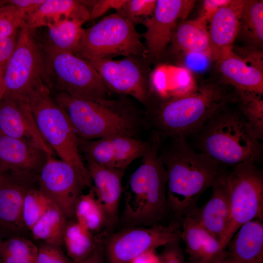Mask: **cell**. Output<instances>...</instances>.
Instances as JSON below:
<instances>
[{
  "label": "cell",
  "instance_id": "cell-1",
  "mask_svg": "<svg viewBox=\"0 0 263 263\" xmlns=\"http://www.w3.org/2000/svg\"><path fill=\"white\" fill-rule=\"evenodd\" d=\"M162 137L159 156L167 176L169 214L180 222L197 208L200 196L225 171L207 154L197 151L187 138Z\"/></svg>",
  "mask_w": 263,
  "mask_h": 263
},
{
  "label": "cell",
  "instance_id": "cell-2",
  "mask_svg": "<svg viewBox=\"0 0 263 263\" xmlns=\"http://www.w3.org/2000/svg\"><path fill=\"white\" fill-rule=\"evenodd\" d=\"M161 137L154 132L124 192L123 222L128 226L159 225L169 215L167 176L159 156Z\"/></svg>",
  "mask_w": 263,
  "mask_h": 263
},
{
  "label": "cell",
  "instance_id": "cell-3",
  "mask_svg": "<svg viewBox=\"0 0 263 263\" xmlns=\"http://www.w3.org/2000/svg\"><path fill=\"white\" fill-rule=\"evenodd\" d=\"M227 105L191 135L195 148L222 166L257 163L262 158V140L240 109H231Z\"/></svg>",
  "mask_w": 263,
  "mask_h": 263
},
{
  "label": "cell",
  "instance_id": "cell-4",
  "mask_svg": "<svg viewBox=\"0 0 263 263\" xmlns=\"http://www.w3.org/2000/svg\"><path fill=\"white\" fill-rule=\"evenodd\" d=\"M235 101V94L216 85H207L185 94L163 98L150 109L148 119L154 132L163 138H187L218 110Z\"/></svg>",
  "mask_w": 263,
  "mask_h": 263
},
{
  "label": "cell",
  "instance_id": "cell-5",
  "mask_svg": "<svg viewBox=\"0 0 263 263\" xmlns=\"http://www.w3.org/2000/svg\"><path fill=\"white\" fill-rule=\"evenodd\" d=\"M56 102L67 114L79 139L91 140L125 135L137 137L142 120L118 100H94L57 91Z\"/></svg>",
  "mask_w": 263,
  "mask_h": 263
},
{
  "label": "cell",
  "instance_id": "cell-6",
  "mask_svg": "<svg viewBox=\"0 0 263 263\" xmlns=\"http://www.w3.org/2000/svg\"><path fill=\"white\" fill-rule=\"evenodd\" d=\"M49 87L42 84L34 90L26 101L42 136L60 159L76 171L87 188L92 179L82 161L78 136L67 114L52 96Z\"/></svg>",
  "mask_w": 263,
  "mask_h": 263
},
{
  "label": "cell",
  "instance_id": "cell-7",
  "mask_svg": "<svg viewBox=\"0 0 263 263\" xmlns=\"http://www.w3.org/2000/svg\"><path fill=\"white\" fill-rule=\"evenodd\" d=\"M134 25L118 12L84 29L75 56L85 60L123 56H146Z\"/></svg>",
  "mask_w": 263,
  "mask_h": 263
},
{
  "label": "cell",
  "instance_id": "cell-8",
  "mask_svg": "<svg viewBox=\"0 0 263 263\" xmlns=\"http://www.w3.org/2000/svg\"><path fill=\"white\" fill-rule=\"evenodd\" d=\"M46 66V83L76 97L101 100L109 90L95 69L75 55L56 49L48 43L43 47Z\"/></svg>",
  "mask_w": 263,
  "mask_h": 263
},
{
  "label": "cell",
  "instance_id": "cell-9",
  "mask_svg": "<svg viewBox=\"0 0 263 263\" xmlns=\"http://www.w3.org/2000/svg\"><path fill=\"white\" fill-rule=\"evenodd\" d=\"M226 179L230 220L221 242L224 248L244 224L253 219L263 221V172L256 163L232 167L227 171Z\"/></svg>",
  "mask_w": 263,
  "mask_h": 263
},
{
  "label": "cell",
  "instance_id": "cell-10",
  "mask_svg": "<svg viewBox=\"0 0 263 263\" xmlns=\"http://www.w3.org/2000/svg\"><path fill=\"white\" fill-rule=\"evenodd\" d=\"M34 31L25 25L20 29L16 47L4 70V98L26 100L34 90L47 84L44 49L38 43Z\"/></svg>",
  "mask_w": 263,
  "mask_h": 263
},
{
  "label": "cell",
  "instance_id": "cell-11",
  "mask_svg": "<svg viewBox=\"0 0 263 263\" xmlns=\"http://www.w3.org/2000/svg\"><path fill=\"white\" fill-rule=\"evenodd\" d=\"M181 225L174 220L167 225L129 226L101 240L107 263H130L150 250L181 239Z\"/></svg>",
  "mask_w": 263,
  "mask_h": 263
},
{
  "label": "cell",
  "instance_id": "cell-12",
  "mask_svg": "<svg viewBox=\"0 0 263 263\" xmlns=\"http://www.w3.org/2000/svg\"><path fill=\"white\" fill-rule=\"evenodd\" d=\"M144 58H147L139 56L86 61L95 69L108 90L130 95L147 104L150 92Z\"/></svg>",
  "mask_w": 263,
  "mask_h": 263
},
{
  "label": "cell",
  "instance_id": "cell-13",
  "mask_svg": "<svg viewBox=\"0 0 263 263\" xmlns=\"http://www.w3.org/2000/svg\"><path fill=\"white\" fill-rule=\"evenodd\" d=\"M38 188L63 212L75 219L74 208L82 191L87 188L75 170L55 155H48L38 175Z\"/></svg>",
  "mask_w": 263,
  "mask_h": 263
},
{
  "label": "cell",
  "instance_id": "cell-14",
  "mask_svg": "<svg viewBox=\"0 0 263 263\" xmlns=\"http://www.w3.org/2000/svg\"><path fill=\"white\" fill-rule=\"evenodd\" d=\"M37 174L6 171L0 176V239L25 236L29 232L22 217L25 195L38 187Z\"/></svg>",
  "mask_w": 263,
  "mask_h": 263
},
{
  "label": "cell",
  "instance_id": "cell-15",
  "mask_svg": "<svg viewBox=\"0 0 263 263\" xmlns=\"http://www.w3.org/2000/svg\"><path fill=\"white\" fill-rule=\"evenodd\" d=\"M195 1L157 0L152 14L142 22L147 59L159 58L171 42L174 30L188 15Z\"/></svg>",
  "mask_w": 263,
  "mask_h": 263
},
{
  "label": "cell",
  "instance_id": "cell-16",
  "mask_svg": "<svg viewBox=\"0 0 263 263\" xmlns=\"http://www.w3.org/2000/svg\"><path fill=\"white\" fill-rule=\"evenodd\" d=\"M148 145V141L125 135L91 140L78 138L80 153L85 159L113 169H126L133 161L143 156Z\"/></svg>",
  "mask_w": 263,
  "mask_h": 263
},
{
  "label": "cell",
  "instance_id": "cell-17",
  "mask_svg": "<svg viewBox=\"0 0 263 263\" xmlns=\"http://www.w3.org/2000/svg\"><path fill=\"white\" fill-rule=\"evenodd\" d=\"M0 134L30 142L48 154H55L40 133L26 100L0 101Z\"/></svg>",
  "mask_w": 263,
  "mask_h": 263
},
{
  "label": "cell",
  "instance_id": "cell-18",
  "mask_svg": "<svg viewBox=\"0 0 263 263\" xmlns=\"http://www.w3.org/2000/svg\"><path fill=\"white\" fill-rule=\"evenodd\" d=\"M86 160L94 194L105 211L107 225L112 226L118 219L123 191L122 179L126 169L111 168Z\"/></svg>",
  "mask_w": 263,
  "mask_h": 263
},
{
  "label": "cell",
  "instance_id": "cell-19",
  "mask_svg": "<svg viewBox=\"0 0 263 263\" xmlns=\"http://www.w3.org/2000/svg\"><path fill=\"white\" fill-rule=\"evenodd\" d=\"M227 171L225 170L212 186V192L208 200L188 216L195 219L221 244L230 220Z\"/></svg>",
  "mask_w": 263,
  "mask_h": 263
},
{
  "label": "cell",
  "instance_id": "cell-20",
  "mask_svg": "<svg viewBox=\"0 0 263 263\" xmlns=\"http://www.w3.org/2000/svg\"><path fill=\"white\" fill-rule=\"evenodd\" d=\"M48 155L35 144L0 135V168L38 175Z\"/></svg>",
  "mask_w": 263,
  "mask_h": 263
},
{
  "label": "cell",
  "instance_id": "cell-21",
  "mask_svg": "<svg viewBox=\"0 0 263 263\" xmlns=\"http://www.w3.org/2000/svg\"><path fill=\"white\" fill-rule=\"evenodd\" d=\"M244 2V0H229L208 20L210 53L215 59L232 49L240 28Z\"/></svg>",
  "mask_w": 263,
  "mask_h": 263
},
{
  "label": "cell",
  "instance_id": "cell-22",
  "mask_svg": "<svg viewBox=\"0 0 263 263\" xmlns=\"http://www.w3.org/2000/svg\"><path fill=\"white\" fill-rule=\"evenodd\" d=\"M180 223L181 240L185 243L190 263H208L226 249L194 218L185 217Z\"/></svg>",
  "mask_w": 263,
  "mask_h": 263
},
{
  "label": "cell",
  "instance_id": "cell-23",
  "mask_svg": "<svg viewBox=\"0 0 263 263\" xmlns=\"http://www.w3.org/2000/svg\"><path fill=\"white\" fill-rule=\"evenodd\" d=\"M216 59L223 77L235 87L236 90L263 94V75L261 69L247 64L232 50L223 54Z\"/></svg>",
  "mask_w": 263,
  "mask_h": 263
},
{
  "label": "cell",
  "instance_id": "cell-24",
  "mask_svg": "<svg viewBox=\"0 0 263 263\" xmlns=\"http://www.w3.org/2000/svg\"><path fill=\"white\" fill-rule=\"evenodd\" d=\"M230 256L239 263H263V223L253 219L244 224L228 243Z\"/></svg>",
  "mask_w": 263,
  "mask_h": 263
},
{
  "label": "cell",
  "instance_id": "cell-25",
  "mask_svg": "<svg viewBox=\"0 0 263 263\" xmlns=\"http://www.w3.org/2000/svg\"><path fill=\"white\" fill-rule=\"evenodd\" d=\"M89 10L83 0H45L38 10L27 19L25 25L35 30L47 27L66 19L83 22L88 20Z\"/></svg>",
  "mask_w": 263,
  "mask_h": 263
},
{
  "label": "cell",
  "instance_id": "cell-26",
  "mask_svg": "<svg viewBox=\"0 0 263 263\" xmlns=\"http://www.w3.org/2000/svg\"><path fill=\"white\" fill-rule=\"evenodd\" d=\"M171 42L175 49L188 53L210 52L207 20L201 16L180 22L174 30Z\"/></svg>",
  "mask_w": 263,
  "mask_h": 263
},
{
  "label": "cell",
  "instance_id": "cell-27",
  "mask_svg": "<svg viewBox=\"0 0 263 263\" xmlns=\"http://www.w3.org/2000/svg\"><path fill=\"white\" fill-rule=\"evenodd\" d=\"M99 240V237L95 236L75 219L67 220L63 234V245L74 263H79L89 257Z\"/></svg>",
  "mask_w": 263,
  "mask_h": 263
},
{
  "label": "cell",
  "instance_id": "cell-28",
  "mask_svg": "<svg viewBox=\"0 0 263 263\" xmlns=\"http://www.w3.org/2000/svg\"><path fill=\"white\" fill-rule=\"evenodd\" d=\"M67 220L62 211L53 202L30 232L36 240L61 247Z\"/></svg>",
  "mask_w": 263,
  "mask_h": 263
},
{
  "label": "cell",
  "instance_id": "cell-29",
  "mask_svg": "<svg viewBox=\"0 0 263 263\" xmlns=\"http://www.w3.org/2000/svg\"><path fill=\"white\" fill-rule=\"evenodd\" d=\"M84 22L66 19L47 27L49 44L57 50L75 55L84 31Z\"/></svg>",
  "mask_w": 263,
  "mask_h": 263
},
{
  "label": "cell",
  "instance_id": "cell-30",
  "mask_svg": "<svg viewBox=\"0 0 263 263\" xmlns=\"http://www.w3.org/2000/svg\"><path fill=\"white\" fill-rule=\"evenodd\" d=\"M74 215L77 222L94 234L107 225L106 213L95 197L93 186L88 193H82L76 200Z\"/></svg>",
  "mask_w": 263,
  "mask_h": 263
},
{
  "label": "cell",
  "instance_id": "cell-31",
  "mask_svg": "<svg viewBox=\"0 0 263 263\" xmlns=\"http://www.w3.org/2000/svg\"><path fill=\"white\" fill-rule=\"evenodd\" d=\"M38 246L25 236L0 239L3 263H36Z\"/></svg>",
  "mask_w": 263,
  "mask_h": 263
},
{
  "label": "cell",
  "instance_id": "cell-32",
  "mask_svg": "<svg viewBox=\"0 0 263 263\" xmlns=\"http://www.w3.org/2000/svg\"><path fill=\"white\" fill-rule=\"evenodd\" d=\"M262 94L236 90V101L239 109L258 136L263 138V100Z\"/></svg>",
  "mask_w": 263,
  "mask_h": 263
},
{
  "label": "cell",
  "instance_id": "cell-33",
  "mask_svg": "<svg viewBox=\"0 0 263 263\" xmlns=\"http://www.w3.org/2000/svg\"><path fill=\"white\" fill-rule=\"evenodd\" d=\"M52 203L38 187L27 191L23 200L22 217L24 225L29 232Z\"/></svg>",
  "mask_w": 263,
  "mask_h": 263
},
{
  "label": "cell",
  "instance_id": "cell-34",
  "mask_svg": "<svg viewBox=\"0 0 263 263\" xmlns=\"http://www.w3.org/2000/svg\"><path fill=\"white\" fill-rule=\"evenodd\" d=\"M249 37L256 43L263 41V1L244 0L240 23Z\"/></svg>",
  "mask_w": 263,
  "mask_h": 263
},
{
  "label": "cell",
  "instance_id": "cell-35",
  "mask_svg": "<svg viewBox=\"0 0 263 263\" xmlns=\"http://www.w3.org/2000/svg\"><path fill=\"white\" fill-rule=\"evenodd\" d=\"M28 18L26 14L14 6H0V38L19 32V29L26 24Z\"/></svg>",
  "mask_w": 263,
  "mask_h": 263
},
{
  "label": "cell",
  "instance_id": "cell-36",
  "mask_svg": "<svg viewBox=\"0 0 263 263\" xmlns=\"http://www.w3.org/2000/svg\"><path fill=\"white\" fill-rule=\"evenodd\" d=\"M156 4V0H127L122 8L116 12L134 25L141 23L150 17L154 12Z\"/></svg>",
  "mask_w": 263,
  "mask_h": 263
},
{
  "label": "cell",
  "instance_id": "cell-37",
  "mask_svg": "<svg viewBox=\"0 0 263 263\" xmlns=\"http://www.w3.org/2000/svg\"><path fill=\"white\" fill-rule=\"evenodd\" d=\"M38 246L36 263H74L60 246L42 242Z\"/></svg>",
  "mask_w": 263,
  "mask_h": 263
},
{
  "label": "cell",
  "instance_id": "cell-38",
  "mask_svg": "<svg viewBox=\"0 0 263 263\" xmlns=\"http://www.w3.org/2000/svg\"><path fill=\"white\" fill-rule=\"evenodd\" d=\"M127 0H83L89 10L88 20H94L103 15L110 9L118 11L125 3Z\"/></svg>",
  "mask_w": 263,
  "mask_h": 263
},
{
  "label": "cell",
  "instance_id": "cell-39",
  "mask_svg": "<svg viewBox=\"0 0 263 263\" xmlns=\"http://www.w3.org/2000/svg\"><path fill=\"white\" fill-rule=\"evenodd\" d=\"M181 240L172 241L164 246L163 250L158 254L159 263H185L180 245Z\"/></svg>",
  "mask_w": 263,
  "mask_h": 263
},
{
  "label": "cell",
  "instance_id": "cell-40",
  "mask_svg": "<svg viewBox=\"0 0 263 263\" xmlns=\"http://www.w3.org/2000/svg\"><path fill=\"white\" fill-rule=\"evenodd\" d=\"M19 32L3 38H0V69L5 70V67L17 46Z\"/></svg>",
  "mask_w": 263,
  "mask_h": 263
},
{
  "label": "cell",
  "instance_id": "cell-41",
  "mask_svg": "<svg viewBox=\"0 0 263 263\" xmlns=\"http://www.w3.org/2000/svg\"><path fill=\"white\" fill-rule=\"evenodd\" d=\"M45 0H10L2 1V5H10L21 10L29 18L34 14Z\"/></svg>",
  "mask_w": 263,
  "mask_h": 263
},
{
  "label": "cell",
  "instance_id": "cell-42",
  "mask_svg": "<svg viewBox=\"0 0 263 263\" xmlns=\"http://www.w3.org/2000/svg\"><path fill=\"white\" fill-rule=\"evenodd\" d=\"M229 0H207L204 2L203 14L201 17L208 20L214 12Z\"/></svg>",
  "mask_w": 263,
  "mask_h": 263
},
{
  "label": "cell",
  "instance_id": "cell-43",
  "mask_svg": "<svg viewBox=\"0 0 263 263\" xmlns=\"http://www.w3.org/2000/svg\"><path fill=\"white\" fill-rule=\"evenodd\" d=\"M130 263H159L155 250H148L134 258Z\"/></svg>",
  "mask_w": 263,
  "mask_h": 263
},
{
  "label": "cell",
  "instance_id": "cell-44",
  "mask_svg": "<svg viewBox=\"0 0 263 263\" xmlns=\"http://www.w3.org/2000/svg\"><path fill=\"white\" fill-rule=\"evenodd\" d=\"M79 263H106L101 238L92 254L86 260Z\"/></svg>",
  "mask_w": 263,
  "mask_h": 263
},
{
  "label": "cell",
  "instance_id": "cell-45",
  "mask_svg": "<svg viewBox=\"0 0 263 263\" xmlns=\"http://www.w3.org/2000/svg\"><path fill=\"white\" fill-rule=\"evenodd\" d=\"M208 263H239L234 260L229 255L227 251L225 250L219 256Z\"/></svg>",
  "mask_w": 263,
  "mask_h": 263
},
{
  "label": "cell",
  "instance_id": "cell-46",
  "mask_svg": "<svg viewBox=\"0 0 263 263\" xmlns=\"http://www.w3.org/2000/svg\"><path fill=\"white\" fill-rule=\"evenodd\" d=\"M4 70L0 69V101L2 99L4 94Z\"/></svg>",
  "mask_w": 263,
  "mask_h": 263
},
{
  "label": "cell",
  "instance_id": "cell-47",
  "mask_svg": "<svg viewBox=\"0 0 263 263\" xmlns=\"http://www.w3.org/2000/svg\"><path fill=\"white\" fill-rule=\"evenodd\" d=\"M4 172L0 168V176L1 175V174H2Z\"/></svg>",
  "mask_w": 263,
  "mask_h": 263
},
{
  "label": "cell",
  "instance_id": "cell-48",
  "mask_svg": "<svg viewBox=\"0 0 263 263\" xmlns=\"http://www.w3.org/2000/svg\"><path fill=\"white\" fill-rule=\"evenodd\" d=\"M0 263H3L1 256H0Z\"/></svg>",
  "mask_w": 263,
  "mask_h": 263
},
{
  "label": "cell",
  "instance_id": "cell-49",
  "mask_svg": "<svg viewBox=\"0 0 263 263\" xmlns=\"http://www.w3.org/2000/svg\"></svg>",
  "mask_w": 263,
  "mask_h": 263
}]
</instances>
